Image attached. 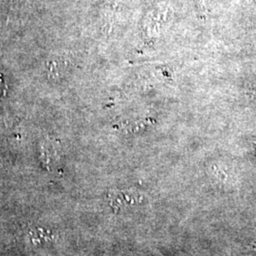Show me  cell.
<instances>
[]
</instances>
